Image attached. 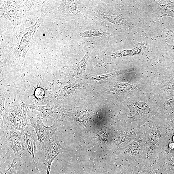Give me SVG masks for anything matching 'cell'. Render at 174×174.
<instances>
[{"instance_id":"6da1fadb","label":"cell","mask_w":174,"mask_h":174,"mask_svg":"<svg viewBox=\"0 0 174 174\" xmlns=\"http://www.w3.org/2000/svg\"><path fill=\"white\" fill-rule=\"evenodd\" d=\"M43 147L48 160L47 174H49L52 163L56 156L64 152L65 149L60 144L58 137L55 134L43 143Z\"/></svg>"},{"instance_id":"ba28073f","label":"cell","mask_w":174,"mask_h":174,"mask_svg":"<svg viewBox=\"0 0 174 174\" xmlns=\"http://www.w3.org/2000/svg\"><path fill=\"white\" fill-rule=\"evenodd\" d=\"M35 96L39 99H42L44 96L45 93L43 90L40 88H38L35 92Z\"/></svg>"},{"instance_id":"277c9868","label":"cell","mask_w":174,"mask_h":174,"mask_svg":"<svg viewBox=\"0 0 174 174\" xmlns=\"http://www.w3.org/2000/svg\"><path fill=\"white\" fill-rule=\"evenodd\" d=\"M23 133L25 137L27 148L31 152L32 159L34 161L35 144L34 137L32 133L28 132H24Z\"/></svg>"},{"instance_id":"8992f818","label":"cell","mask_w":174,"mask_h":174,"mask_svg":"<svg viewBox=\"0 0 174 174\" xmlns=\"http://www.w3.org/2000/svg\"><path fill=\"white\" fill-rule=\"evenodd\" d=\"M103 35L102 33L99 31H89L82 33V36L84 37H93L99 36Z\"/></svg>"},{"instance_id":"7a4b0ae2","label":"cell","mask_w":174,"mask_h":174,"mask_svg":"<svg viewBox=\"0 0 174 174\" xmlns=\"http://www.w3.org/2000/svg\"><path fill=\"white\" fill-rule=\"evenodd\" d=\"M9 140L11 146L14 152L15 158H19L27 148L25 137L23 133L17 130L10 132Z\"/></svg>"},{"instance_id":"9c48e42d","label":"cell","mask_w":174,"mask_h":174,"mask_svg":"<svg viewBox=\"0 0 174 174\" xmlns=\"http://www.w3.org/2000/svg\"><path fill=\"white\" fill-rule=\"evenodd\" d=\"M173 140H174V137H173Z\"/></svg>"},{"instance_id":"52a82bcc","label":"cell","mask_w":174,"mask_h":174,"mask_svg":"<svg viewBox=\"0 0 174 174\" xmlns=\"http://www.w3.org/2000/svg\"><path fill=\"white\" fill-rule=\"evenodd\" d=\"M157 142V138L156 136L152 135L150 138L149 142V147L150 149H153L156 145Z\"/></svg>"},{"instance_id":"3957f363","label":"cell","mask_w":174,"mask_h":174,"mask_svg":"<svg viewBox=\"0 0 174 174\" xmlns=\"http://www.w3.org/2000/svg\"><path fill=\"white\" fill-rule=\"evenodd\" d=\"M37 137V144L39 145L42 143L49 139L55 134V130L51 127H46L41 121H35L32 122Z\"/></svg>"},{"instance_id":"5b68a950","label":"cell","mask_w":174,"mask_h":174,"mask_svg":"<svg viewBox=\"0 0 174 174\" xmlns=\"http://www.w3.org/2000/svg\"><path fill=\"white\" fill-rule=\"evenodd\" d=\"M91 50L90 48L89 49V50L87 51L85 56L84 57V58L79 63L77 66L76 67V72H77V74L79 76V77L85 71L87 62H88Z\"/></svg>"}]
</instances>
